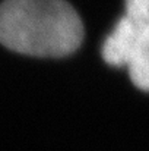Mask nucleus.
Here are the masks:
<instances>
[{"label": "nucleus", "mask_w": 149, "mask_h": 151, "mask_svg": "<svg viewBox=\"0 0 149 151\" xmlns=\"http://www.w3.org/2000/svg\"><path fill=\"white\" fill-rule=\"evenodd\" d=\"M149 31V0H126V12L105 38L102 57L111 66H127Z\"/></svg>", "instance_id": "2"}, {"label": "nucleus", "mask_w": 149, "mask_h": 151, "mask_svg": "<svg viewBox=\"0 0 149 151\" xmlns=\"http://www.w3.org/2000/svg\"><path fill=\"white\" fill-rule=\"evenodd\" d=\"M127 68L132 82L138 88L149 91V31L142 40L140 46L138 47Z\"/></svg>", "instance_id": "3"}, {"label": "nucleus", "mask_w": 149, "mask_h": 151, "mask_svg": "<svg viewBox=\"0 0 149 151\" xmlns=\"http://www.w3.org/2000/svg\"><path fill=\"white\" fill-rule=\"evenodd\" d=\"M83 40V25L66 0H4L0 43L21 54L63 57Z\"/></svg>", "instance_id": "1"}]
</instances>
